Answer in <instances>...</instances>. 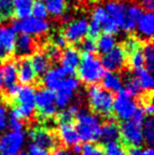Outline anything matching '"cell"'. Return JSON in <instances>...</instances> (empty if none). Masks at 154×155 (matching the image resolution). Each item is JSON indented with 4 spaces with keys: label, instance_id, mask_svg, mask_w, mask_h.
I'll list each match as a JSON object with an SVG mask.
<instances>
[{
    "label": "cell",
    "instance_id": "7dc6e473",
    "mask_svg": "<svg viewBox=\"0 0 154 155\" xmlns=\"http://www.w3.org/2000/svg\"><path fill=\"white\" fill-rule=\"evenodd\" d=\"M20 87L19 84H13V86L11 87H8L6 88V95H8V97L10 98V99H15L17 96V94H18L19 90H20Z\"/></svg>",
    "mask_w": 154,
    "mask_h": 155
},
{
    "label": "cell",
    "instance_id": "f1b7e54d",
    "mask_svg": "<svg viewBox=\"0 0 154 155\" xmlns=\"http://www.w3.org/2000/svg\"><path fill=\"white\" fill-rule=\"evenodd\" d=\"M49 15L54 18H60L64 15L67 8L66 0H44Z\"/></svg>",
    "mask_w": 154,
    "mask_h": 155
},
{
    "label": "cell",
    "instance_id": "52a82bcc",
    "mask_svg": "<svg viewBox=\"0 0 154 155\" xmlns=\"http://www.w3.org/2000/svg\"><path fill=\"white\" fill-rule=\"evenodd\" d=\"M138 106L134 98L130 96L125 90H121L117 93L113 102V113L119 120H129L134 116Z\"/></svg>",
    "mask_w": 154,
    "mask_h": 155
},
{
    "label": "cell",
    "instance_id": "5b68a950",
    "mask_svg": "<svg viewBox=\"0 0 154 155\" xmlns=\"http://www.w3.org/2000/svg\"><path fill=\"white\" fill-rule=\"evenodd\" d=\"M88 102L92 111L97 115L109 116L113 112L114 96L112 93L97 84L90 86L88 89Z\"/></svg>",
    "mask_w": 154,
    "mask_h": 155
},
{
    "label": "cell",
    "instance_id": "44dd1931",
    "mask_svg": "<svg viewBox=\"0 0 154 155\" xmlns=\"http://www.w3.org/2000/svg\"><path fill=\"white\" fill-rule=\"evenodd\" d=\"M34 50H35V43L32 36L27 34H20L19 36H17L14 51L17 53V55L23 58L28 57L29 55L33 54Z\"/></svg>",
    "mask_w": 154,
    "mask_h": 155
},
{
    "label": "cell",
    "instance_id": "603a6c76",
    "mask_svg": "<svg viewBox=\"0 0 154 155\" xmlns=\"http://www.w3.org/2000/svg\"><path fill=\"white\" fill-rule=\"evenodd\" d=\"M3 87L8 88L17 82V63L13 60L4 62L1 69Z\"/></svg>",
    "mask_w": 154,
    "mask_h": 155
},
{
    "label": "cell",
    "instance_id": "816d5d0a",
    "mask_svg": "<svg viewBox=\"0 0 154 155\" xmlns=\"http://www.w3.org/2000/svg\"><path fill=\"white\" fill-rule=\"evenodd\" d=\"M138 155H154V150L151 147H148L146 149H140Z\"/></svg>",
    "mask_w": 154,
    "mask_h": 155
},
{
    "label": "cell",
    "instance_id": "836d02e7",
    "mask_svg": "<svg viewBox=\"0 0 154 155\" xmlns=\"http://www.w3.org/2000/svg\"><path fill=\"white\" fill-rule=\"evenodd\" d=\"M32 16L39 19H47L49 16L47 6L44 4V1L41 0H34L33 6H32Z\"/></svg>",
    "mask_w": 154,
    "mask_h": 155
},
{
    "label": "cell",
    "instance_id": "f5cc1de1",
    "mask_svg": "<svg viewBox=\"0 0 154 155\" xmlns=\"http://www.w3.org/2000/svg\"><path fill=\"white\" fill-rule=\"evenodd\" d=\"M5 53L3 51V48H2V45H1V39H0V58H3L5 57Z\"/></svg>",
    "mask_w": 154,
    "mask_h": 155
},
{
    "label": "cell",
    "instance_id": "6f0895ef",
    "mask_svg": "<svg viewBox=\"0 0 154 155\" xmlns=\"http://www.w3.org/2000/svg\"><path fill=\"white\" fill-rule=\"evenodd\" d=\"M121 155H132V154L131 153H125V152H123V153L121 154Z\"/></svg>",
    "mask_w": 154,
    "mask_h": 155
},
{
    "label": "cell",
    "instance_id": "e575fe53",
    "mask_svg": "<svg viewBox=\"0 0 154 155\" xmlns=\"http://www.w3.org/2000/svg\"><path fill=\"white\" fill-rule=\"evenodd\" d=\"M130 64L134 70V72L145 68V58L140 50H137L130 54Z\"/></svg>",
    "mask_w": 154,
    "mask_h": 155
},
{
    "label": "cell",
    "instance_id": "ffe728a7",
    "mask_svg": "<svg viewBox=\"0 0 154 155\" xmlns=\"http://www.w3.org/2000/svg\"><path fill=\"white\" fill-rule=\"evenodd\" d=\"M0 39L5 55L14 53L17 39V32L12 27L0 28Z\"/></svg>",
    "mask_w": 154,
    "mask_h": 155
},
{
    "label": "cell",
    "instance_id": "4dcf8cb0",
    "mask_svg": "<svg viewBox=\"0 0 154 155\" xmlns=\"http://www.w3.org/2000/svg\"><path fill=\"white\" fill-rule=\"evenodd\" d=\"M143 136L144 140L151 146L154 141V120L152 117H146L143 124Z\"/></svg>",
    "mask_w": 154,
    "mask_h": 155
},
{
    "label": "cell",
    "instance_id": "681fc988",
    "mask_svg": "<svg viewBox=\"0 0 154 155\" xmlns=\"http://www.w3.org/2000/svg\"><path fill=\"white\" fill-rule=\"evenodd\" d=\"M51 155H76L73 153L72 150L67 148H55Z\"/></svg>",
    "mask_w": 154,
    "mask_h": 155
},
{
    "label": "cell",
    "instance_id": "f546056e",
    "mask_svg": "<svg viewBox=\"0 0 154 155\" xmlns=\"http://www.w3.org/2000/svg\"><path fill=\"white\" fill-rule=\"evenodd\" d=\"M80 108L77 104H71L67 108L61 111V113L58 116L59 123H72L73 119L76 117L77 113L79 112Z\"/></svg>",
    "mask_w": 154,
    "mask_h": 155
},
{
    "label": "cell",
    "instance_id": "9f6ffc18",
    "mask_svg": "<svg viewBox=\"0 0 154 155\" xmlns=\"http://www.w3.org/2000/svg\"><path fill=\"white\" fill-rule=\"evenodd\" d=\"M3 19V16H2V14H1V11H0V20H2Z\"/></svg>",
    "mask_w": 154,
    "mask_h": 155
},
{
    "label": "cell",
    "instance_id": "d6a6232c",
    "mask_svg": "<svg viewBox=\"0 0 154 155\" xmlns=\"http://www.w3.org/2000/svg\"><path fill=\"white\" fill-rule=\"evenodd\" d=\"M79 155H105L103 149L95 143H84L80 147Z\"/></svg>",
    "mask_w": 154,
    "mask_h": 155
},
{
    "label": "cell",
    "instance_id": "4fadbf2b",
    "mask_svg": "<svg viewBox=\"0 0 154 155\" xmlns=\"http://www.w3.org/2000/svg\"><path fill=\"white\" fill-rule=\"evenodd\" d=\"M75 74L69 71L64 67L60 65V67H56L53 69H50L47 73L43 75V84L45 88L49 90L56 92L59 87L60 82L64 78L68 77V76H74Z\"/></svg>",
    "mask_w": 154,
    "mask_h": 155
},
{
    "label": "cell",
    "instance_id": "30bf717a",
    "mask_svg": "<svg viewBox=\"0 0 154 155\" xmlns=\"http://www.w3.org/2000/svg\"><path fill=\"white\" fill-rule=\"evenodd\" d=\"M126 55L127 54H126L125 50L119 45H116L109 53L103 55L100 62L105 70L115 73L117 71H120L125 67Z\"/></svg>",
    "mask_w": 154,
    "mask_h": 155
},
{
    "label": "cell",
    "instance_id": "91938a15",
    "mask_svg": "<svg viewBox=\"0 0 154 155\" xmlns=\"http://www.w3.org/2000/svg\"><path fill=\"white\" fill-rule=\"evenodd\" d=\"M1 155H5V154H1Z\"/></svg>",
    "mask_w": 154,
    "mask_h": 155
},
{
    "label": "cell",
    "instance_id": "d4e9b609",
    "mask_svg": "<svg viewBox=\"0 0 154 155\" xmlns=\"http://www.w3.org/2000/svg\"><path fill=\"white\" fill-rule=\"evenodd\" d=\"M34 0H12L13 14L17 17V20L32 16V6Z\"/></svg>",
    "mask_w": 154,
    "mask_h": 155
},
{
    "label": "cell",
    "instance_id": "7402d4cb",
    "mask_svg": "<svg viewBox=\"0 0 154 155\" xmlns=\"http://www.w3.org/2000/svg\"><path fill=\"white\" fill-rule=\"evenodd\" d=\"M100 81L103 84V88L110 93H118L123 89V79L118 74L114 73V72L105 73Z\"/></svg>",
    "mask_w": 154,
    "mask_h": 155
},
{
    "label": "cell",
    "instance_id": "d6986e66",
    "mask_svg": "<svg viewBox=\"0 0 154 155\" xmlns=\"http://www.w3.org/2000/svg\"><path fill=\"white\" fill-rule=\"evenodd\" d=\"M80 54L75 48L70 47L66 48L64 52L61 53V65L64 67L66 69H68L69 71H71L72 73H76V70L80 63Z\"/></svg>",
    "mask_w": 154,
    "mask_h": 155
},
{
    "label": "cell",
    "instance_id": "e0dca14e",
    "mask_svg": "<svg viewBox=\"0 0 154 155\" xmlns=\"http://www.w3.org/2000/svg\"><path fill=\"white\" fill-rule=\"evenodd\" d=\"M135 30L143 40H151L154 33V15L152 12H146L136 25Z\"/></svg>",
    "mask_w": 154,
    "mask_h": 155
},
{
    "label": "cell",
    "instance_id": "7bdbcfd3",
    "mask_svg": "<svg viewBox=\"0 0 154 155\" xmlns=\"http://www.w3.org/2000/svg\"><path fill=\"white\" fill-rule=\"evenodd\" d=\"M8 112L6 108L2 104H0V134L3 133L8 128Z\"/></svg>",
    "mask_w": 154,
    "mask_h": 155
},
{
    "label": "cell",
    "instance_id": "9a60e30c",
    "mask_svg": "<svg viewBox=\"0 0 154 155\" xmlns=\"http://www.w3.org/2000/svg\"><path fill=\"white\" fill-rule=\"evenodd\" d=\"M127 4L119 0H110L103 6L105 10L107 11L109 17L123 30V21H125L126 10H127Z\"/></svg>",
    "mask_w": 154,
    "mask_h": 155
},
{
    "label": "cell",
    "instance_id": "b9f144b4",
    "mask_svg": "<svg viewBox=\"0 0 154 155\" xmlns=\"http://www.w3.org/2000/svg\"><path fill=\"white\" fill-rule=\"evenodd\" d=\"M125 50L126 54H131L133 52L139 50V41L135 38H129L126 40L125 42V48H123Z\"/></svg>",
    "mask_w": 154,
    "mask_h": 155
},
{
    "label": "cell",
    "instance_id": "cb8c5ba5",
    "mask_svg": "<svg viewBox=\"0 0 154 155\" xmlns=\"http://www.w3.org/2000/svg\"><path fill=\"white\" fill-rule=\"evenodd\" d=\"M30 61L37 76H43L51 67V61L43 53H34Z\"/></svg>",
    "mask_w": 154,
    "mask_h": 155
},
{
    "label": "cell",
    "instance_id": "8d00e7d4",
    "mask_svg": "<svg viewBox=\"0 0 154 155\" xmlns=\"http://www.w3.org/2000/svg\"><path fill=\"white\" fill-rule=\"evenodd\" d=\"M103 149L105 155H121L125 152L121 143H119L117 140L106 143L105 148H103Z\"/></svg>",
    "mask_w": 154,
    "mask_h": 155
},
{
    "label": "cell",
    "instance_id": "8992f818",
    "mask_svg": "<svg viewBox=\"0 0 154 155\" xmlns=\"http://www.w3.org/2000/svg\"><path fill=\"white\" fill-rule=\"evenodd\" d=\"M27 141L23 131H8L0 135V154L15 155L22 152Z\"/></svg>",
    "mask_w": 154,
    "mask_h": 155
},
{
    "label": "cell",
    "instance_id": "484cf974",
    "mask_svg": "<svg viewBox=\"0 0 154 155\" xmlns=\"http://www.w3.org/2000/svg\"><path fill=\"white\" fill-rule=\"evenodd\" d=\"M119 138V126L115 121L108 120L107 123L103 124L100 132V139L105 143L109 141H115Z\"/></svg>",
    "mask_w": 154,
    "mask_h": 155
},
{
    "label": "cell",
    "instance_id": "74e56055",
    "mask_svg": "<svg viewBox=\"0 0 154 155\" xmlns=\"http://www.w3.org/2000/svg\"><path fill=\"white\" fill-rule=\"evenodd\" d=\"M108 17H109V15H108L107 11L105 10V8H103V6H97V8H95L94 11H93L91 20L95 21V22L103 25V23L107 20Z\"/></svg>",
    "mask_w": 154,
    "mask_h": 155
},
{
    "label": "cell",
    "instance_id": "f35d334b",
    "mask_svg": "<svg viewBox=\"0 0 154 155\" xmlns=\"http://www.w3.org/2000/svg\"><path fill=\"white\" fill-rule=\"evenodd\" d=\"M45 56L49 58L50 61L56 62V61H58V60H60V58H61V51H60V49H58L56 45H49V47H47Z\"/></svg>",
    "mask_w": 154,
    "mask_h": 155
},
{
    "label": "cell",
    "instance_id": "1f68e13d",
    "mask_svg": "<svg viewBox=\"0 0 154 155\" xmlns=\"http://www.w3.org/2000/svg\"><path fill=\"white\" fill-rule=\"evenodd\" d=\"M143 55L145 58V69L152 73L154 71V48L151 42H148L144 47Z\"/></svg>",
    "mask_w": 154,
    "mask_h": 155
},
{
    "label": "cell",
    "instance_id": "6da1fadb",
    "mask_svg": "<svg viewBox=\"0 0 154 155\" xmlns=\"http://www.w3.org/2000/svg\"><path fill=\"white\" fill-rule=\"evenodd\" d=\"M75 119V128L80 140L84 143H96L100 139L103 121L98 115L88 110H79Z\"/></svg>",
    "mask_w": 154,
    "mask_h": 155
},
{
    "label": "cell",
    "instance_id": "83f0119b",
    "mask_svg": "<svg viewBox=\"0 0 154 155\" xmlns=\"http://www.w3.org/2000/svg\"><path fill=\"white\" fill-rule=\"evenodd\" d=\"M134 78L136 79V81H137L138 86L140 87L142 91L145 90V91H149V92L152 91L154 86V79L151 72H149L145 68L144 69H140L138 71H135Z\"/></svg>",
    "mask_w": 154,
    "mask_h": 155
},
{
    "label": "cell",
    "instance_id": "ab89813d",
    "mask_svg": "<svg viewBox=\"0 0 154 155\" xmlns=\"http://www.w3.org/2000/svg\"><path fill=\"white\" fill-rule=\"evenodd\" d=\"M80 45V50L84 52V54H94L96 51V41L94 39L87 38L82 39Z\"/></svg>",
    "mask_w": 154,
    "mask_h": 155
},
{
    "label": "cell",
    "instance_id": "ac0fdd59",
    "mask_svg": "<svg viewBox=\"0 0 154 155\" xmlns=\"http://www.w3.org/2000/svg\"><path fill=\"white\" fill-rule=\"evenodd\" d=\"M144 14V10L136 4H131L127 6L125 15V21H123V30L125 32H132L135 30L136 25L142 18Z\"/></svg>",
    "mask_w": 154,
    "mask_h": 155
},
{
    "label": "cell",
    "instance_id": "3957f363",
    "mask_svg": "<svg viewBox=\"0 0 154 155\" xmlns=\"http://www.w3.org/2000/svg\"><path fill=\"white\" fill-rule=\"evenodd\" d=\"M106 73L100 59L94 54H84L77 68L78 80L89 86L97 84Z\"/></svg>",
    "mask_w": 154,
    "mask_h": 155
},
{
    "label": "cell",
    "instance_id": "2e32d148",
    "mask_svg": "<svg viewBox=\"0 0 154 155\" xmlns=\"http://www.w3.org/2000/svg\"><path fill=\"white\" fill-rule=\"evenodd\" d=\"M36 73L32 68L31 61L25 57L17 63V81L22 86H32L36 80Z\"/></svg>",
    "mask_w": 154,
    "mask_h": 155
},
{
    "label": "cell",
    "instance_id": "f6af8a7d",
    "mask_svg": "<svg viewBox=\"0 0 154 155\" xmlns=\"http://www.w3.org/2000/svg\"><path fill=\"white\" fill-rule=\"evenodd\" d=\"M28 155H50L49 151L44 148H41L35 143H30L28 147Z\"/></svg>",
    "mask_w": 154,
    "mask_h": 155
},
{
    "label": "cell",
    "instance_id": "ee69618b",
    "mask_svg": "<svg viewBox=\"0 0 154 155\" xmlns=\"http://www.w3.org/2000/svg\"><path fill=\"white\" fill-rule=\"evenodd\" d=\"M0 11L2 16L10 17L13 14V3L12 0H0Z\"/></svg>",
    "mask_w": 154,
    "mask_h": 155
},
{
    "label": "cell",
    "instance_id": "7a4b0ae2",
    "mask_svg": "<svg viewBox=\"0 0 154 155\" xmlns=\"http://www.w3.org/2000/svg\"><path fill=\"white\" fill-rule=\"evenodd\" d=\"M142 109L138 108L134 116L126 120L119 127V137L127 146L131 148H140L145 143L143 136V124L146 119Z\"/></svg>",
    "mask_w": 154,
    "mask_h": 155
},
{
    "label": "cell",
    "instance_id": "db71d44e",
    "mask_svg": "<svg viewBox=\"0 0 154 155\" xmlns=\"http://www.w3.org/2000/svg\"><path fill=\"white\" fill-rule=\"evenodd\" d=\"M2 88H3V79H2L1 70H0V90H2Z\"/></svg>",
    "mask_w": 154,
    "mask_h": 155
},
{
    "label": "cell",
    "instance_id": "5bb4252c",
    "mask_svg": "<svg viewBox=\"0 0 154 155\" xmlns=\"http://www.w3.org/2000/svg\"><path fill=\"white\" fill-rule=\"evenodd\" d=\"M57 135L59 140L67 147H74L80 141L76 128L72 123H59L57 128Z\"/></svg>",
    "mask_w": 154,
    "mask_h": 155
},
{
    "label": "cell",
    "instance_id": "11a10c76",
    "mask_svg": "<svg viewBox=\"0 0 154 155\" xmlns=\"http://www.w3.org/2000/svg\"><path fill=\"white\" fill-rule=\"evenodd\" d=\"M15 155H28L27 152H19L18 154H15Z\"/></svg>",
    "mask_w": 154,
    "mask_h": 155
},
{
    "label": "cell",
    "instance_id": "8fae6325",
    "mask_svg": "<svg viewBox=\"0 0 154 155\" xmlns=\"http://www.w3.org/2000/svg\"><path fill=\"white\" fill-rule=\"evenodd\" d=\"M89 21L86 18H79L70 22L64 29V36L70 43H78L88 35Z\"/></svg>",
    "mask_w": 154,
    "mask_h": 155
},
{
    "label": "cell",
    "instance_id": "60d3db41",
    "mask_svg": "<svg viewBox=\"0 0 154 155\" xmlns=\"http://www.w3.org/2000/svg\"><path fill=\"white\" fill-rule=\"evenodd\" d=\"M8 127H10V129L12 131H23L25 124H23V120H21V119L12 116V115H8Z\"/></svg>",
    "mask_w": 154,
    "mask_h": 155
},
{
    "label": "cell",
    "instance_id": "7c38bea8",
    "mask_svg": "<svg viewBox=\"0 0 154 155\" xmlns=\"http://www.w3.org/2000/svg\"><path fill=\"white\" fill-rule=\"evenodd\" d=\"M29 136L32 140V143L39 146L44 149H53L55 148L57 138L56 136L44 127H35L29 133Z\"/></svg>",
    "mask_w": 154,
    "mask_h": 155
},
{
    "label": "cell",
    "instance_id": "f907efd6",
    "mask_svg": "<svg viewBox=\"0 0 154 155\" xmlns=\"http://www.w3.org/2000/svg\"><path fill=\"white\" fill-rule=\"evenodd\" d=\"M142 1V8H145L146 12H152L154 8V0H140Z\"/></svg>",
    "mask_w": 154,
    "mask_h": 155
},
{
    "label": "cell",
    "instance_id": "ba28073f",
    "mask_svg": "<svg viewBox=\"0 0 154 155\" xmlns=\"http://www.w3.org/2000/svg\"><path fill=\"white\" fill-rule=\"evenodd\" d=\"M36 111L40 118L50 119L57 114V107L55 104V93L49 89H40L35 95Z\"/></svg>",
    "mask_w": 154,
    "mask_h": 155
},
{
    "label": "cell",
    "instance_id": "4316f807",
    "mask_svg": "<svg viewBox=\"0 0 154 155\" xmlns=\"http://www.w3.org/2000/svg\"><path fill=\"white\" fill-rule=\"evenodd\" d=\"M116 47V38L112 34H103L99 35L96 41V51H98L100 54L109 53L111 50H113Z\"/></svg>",
    "mask_w": 154,
    "mask_h": 155
},
{
    "label": "cell",
    "instance_id": "680465c9",
    "mask_svg": "<svg viewBox=\"0 0 154 155\" xmlns=\"http://www.w3.org/2000/svg\"><path fill=\"white\" fill-rule=\"evenodd\" d=\"M41 1H44V0H41Z\"/></svg>",
    "mask_w": 154,
    "mask_h": 155
},
{
    "label": "cell",
    "instance_id": "277c9868",
    "mask_svg": "<svg viewBox=\"0 0 154 155\" xmlns=\"http://www.w3.org/2000/svg\"><path fill=\"white\" fill-rule=\"evenodd\" d=\"M36 90L32 86H21L15 101L16 106L11 111L10 115L21 120H28L33 117L36 112L35 104Z\"/></svg>",
    "mask_w": 154,
    "mask_h": 155
},
{
    "label": "cell",
    "instance_id": "bcb514c9",
    "mask_svg": "<svg viewBox=\"0 0 154 155\" xmlns=\"http://www.w3.org/2000/svg\"><path fill=\"white\" fill-rule=\"evenodd\" d=\"M54 45L58 48V49H66L67 45H68V41H67L66 37L64 36L62 34H58L54 37Z\"/></svg>",
    "mask_w": 154,
    "mask_h": 155
},
{
    "label": "cell",
    "instance_id": "c3c4849f",
    "mask_svg": "<svg viewBox=\"0 0 154 155\" xmlns=\"http://www.w3.org/2000/svg\"><path fill=\"white\" fill-rule=\"evenodd\" d=\"M142 110H143L144 114L146 115L147 117H152L153 112H154V107H153L152 102H151V101L146 102V104H144V107H143Z\"/></svg>",
    "mask_w": 154,
    "mask_h": 155
},
{
    "label": "cell",
    "instance_id": "9c48e42d",
    "mask_svg": "<svg viewBox=\"0 0 154 155\" xmlns=\"http://www.w3.org/2000/svg\"><path fill=\"white\" fill-rule=\"evenodd\" d=\"M12 28L20 34L37 36V35H43L49 32L50 22L47 19H39L34 16H30L21 20H15L13 22Z\"/></svg>",
    "mask_w": 154,
    "mask_h": 155
},
{
    "label": "cell",
    "instance_id": "d590c367",
    "mask_svg": "<svg viewBox=\"0 0 154 155\" xmlns=\"http://www.w3.org/2000/svg\"><path fill=\"white\" fill-rule=\"evenodd\" d=\"M123 90L126 91L130 96L132 97H137L138 95L142 92V89L140 87L138 86L137 81L134 77H131V78H128L126 80V82L123 84Z\"/></svg>",
    "mask_w": 154,
    "mask_h": 155
}]
</instances>
